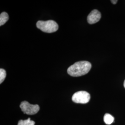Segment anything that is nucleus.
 Masks as SVG:
<instances>
[{
  "label": "nucleus",
  "mask_w": 125,
  "mask_h": 125,
  "mask_svg": "<svg viewBox=\"0 0 125 125\" xmlns=\"http://www.w3.org/2000/svg\"><path fill=\"white\" fill-rule=\"evenodd\" d=\"M92 67L90 62L87 61H78L68 68L67 73L74 77H78L87 74Z\"/></svg>",
  "instance_id": "obj_1"
},
{
  "label": "nucleus",
  "mask_w": 125,
  "mask_h": 125,
  "mask_svg": "<svg viewBox=\"0 0 125 125\" xmlns=\"http://www.w3.org/2000/svg\"><path fill=\"white\" fill-rule=\"evenodd\" d=\"M36 27L42 31L46 33H52L58 29V24L52 20L39 21L36 23Z\"/></svg>",
  "instance_id": "obj_2"
},
{
  "label": "nucleus",
  "mask_w": 125,
  "mask_h": 125,
  "mask_svg": "<svg viewBox=\"0 0 125 125\" xmlns=\"http://www.w3.org/2000/svg\"><path fill=\"white\" fill-rule=\"evenodd\" d=\"M20 107L24 114L28 115H35L40 110V107L38 105L31 104L27 101L21 102Z\"/></svg>",
  "instance_id": "obj_3"
},
{
  "label": "nucleus",
  "mask_w": 125,
  "mask_h": 125,
  "mask_svg": "<svg viewBox=\"0 0 125 125\" xmlns=\"http://www.w3.org/2000/svg\"><path fill=\"white\" fill-rule=\"evenodd\" d=\"M90 99V94L85 91H80L75 93L72 97V100L76 103L86 104Z\"/></svg>",
  "instance_id": "obj_4"
},
{
  "label": "nucleus",
  "mask_w": 125,
  "mask_h": 125,
  "mask_svg": "<svg viewBox=\"0 0 125 125\" xmlns=\"http://www.w3.org/2000/svg\"><path fill=\"white\" fill-rule=\"evenodd\" d=\"M101 18V13L96 9L92 10L88 16L87 21L90 24H93L98 22Z\"/></svg>",
  "instance_id": "obj_5"
},
{
  "label": "nucleus",
  "mask_w": 125,
  "mask_h": 125,
  "mask_svg": "<svg viewBox=\"0 0 125 125\" xmlns=\"http://www.w3.org/2000/svg\"><path fill=\"white\" fill-rule=\"evenodd\" d=\"M9 19L8 14L6 12H2L0 14V26L3 25L5 23L7 22Z\"/></svg>",
  "instance_id": "obj_6"
},
{
  "label": "nucleus",
  "mask_w": 125,
  "mask_h": 125,
  "mask_svg": "<svg viewBox=\"0 0 125 125\" xmlns=\"http://www.w3.org/2000/svg\"><path fill=\"white\" fill-rule=\"evenodd\" d=\"M104 121L107 125H110L114 121V117L109 114H106L104 116Z\"/></svg>",
  "instance_id": "obj_7"
},
{
  "label": "nucleus",
  "mask_w": 125,
  "mask_h": 125,
  "mask_svg": "<svg viewBox=\"0 0 125 125\" xmlns=\"http://www.w3.org/2000/svg\"><path fill=\"white\" fill-rule=\"evenodd\" d=\"M35 122L28 118L25 120H20L18 122V125H34Z\"/></svg>",
  "instance_id": "obj_8"
},
{
  "label": "nucleus",
  "mask_w": 125,
  "mask_h": 125,
  "mask_svg": "<svg viewBox=\"0 0 125 125\" xmlns=\"http://www.w3.org/2000/svg\"><path fill=\"white\" fill-rule=\"evenodd\" d=\"M6 77V71L3 69H0V83H1L5 79Z\"/></svg>",
  "instance_id": "obj_9"
},
{
  "label": "nucleus",
  "mask_w": 125,
  "mask_h": 125,
  "mask_svg": "<svg viewBox=\"0 0 125 125\" xmlns=\"http://www.w3.org/2000/svg\"><path fill=\"white\" fill-rule=\"evenodd\" d=\"M111 1L112 2V3L113 4H116L117 3V2H118V0H111Z\"/></svg>",
  "instance_id": "obj_10"
},
{
  "label": "nucleus",
  "mask_w": 125,
  "mask_h": 125,
  "mask_svg": "<svg viewBox=\"0 0 125 125\" xmlns=\"http://www.w3.org/2000/svg\"><path fill=\"white\" fill-rule=\"evenodd\" d=\"M124 87H125V80L124 81Z\"/></svg>",
  "instance_id": "obj_11"
}]
</instances>
